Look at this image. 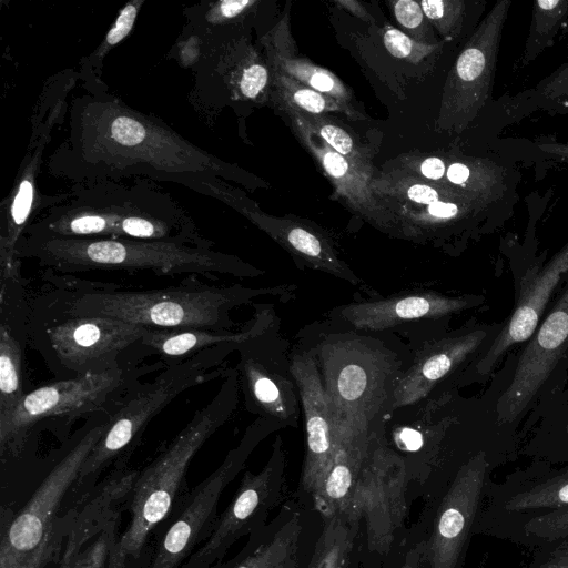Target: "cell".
Listing matches in <instances>:
<instances>
[{"mask_svg":"<svg viewBox=\"0 0 568 568\" xmlns=\"http://www.w3.org/2000/svg\"><path fill=\"white\" fill-rule=\"evenodd\" d=\"M70 106L65 138L49 156L52 175L77 183L133 176L199 193L232 166L195 146L160 119L130 108L101 85Z\"/></svg>","mask_w":568,"mask_h":568,"instance_id":"1","label":"cell"},{"mask_svg":"<svg viewBox=\"0 0 568 568\" xmlns=\"http://www.w3.org/2000/svg\"><path fill=\"white\" fill-rule=\"evenodd\" d=\"M109 237L210 246L184 207L153 181L77 183L22 236Z\"/></svg>","mask_w":568,"mask_h":568,"instance_id":"2","label":"cell"},{"mask_svg":"<svg viewBox=\"0 0 568 568\" xmlns=\"http://www.w3.org/2000/svg\"><path fill=\"white\" fill-rule=\"evenodd\" d=\"M18 258H32L60 273L150 271L156 275L254 277L261 271L213 247L109 237L21 236Z\"/></svg>","mask_w":568,"mask_h":568,"instance_id":"3","label":"cell"},{"mask_svg":"<svg viewBox=\"0 0 568 568\" xmlns=\"http://www.w3.org/2000/svg\"><path fill=\"white\" fill-rule=\"evenodd\" d=\"M57 297L60 316L110 317L155 329L202 328L231 331V312L250 300L275 288H252L239 284L210 285L196 281L148 291H118L75 286Z\"/></svg>","mask_w":568,"mask_h":568,"instance_id":"4","label":"cell"},{"mask_svg":"<svg viewBox=\"0 0 568 568\" xmlns=\"http://www.w3.org/2000/svg\"><path fill=\"white\" fill-rule=\"evenodd\" d=\"M215 396L196 410L169 446L139 473L131 491L130 520L106 568H134L154 528L170 514L191 460L231 417L239 398V375L229 368Z\"/></svg>","mask_w":568,"mask_h":568,"instance_id":"5","label":"cell"},{"mask_svg":"<svg viewBox=\"0 0 568 568\" xmlns=\"http://www.w3.org/2000/svg\"><path fill=\"white\" fill-rule=\"evenodd\" d=\"M165 367L161 361L131 362L104 373L59 379L26 393L11 410L0 415L1 460L18 457L36 427L45 420L72 424L112 415L143 376Z\"/></svg>","mask_w":568,"mask_h":568,"instance_id":"6","label":"cell"},{"mask_svg":"<svg viewBox=\"0 0 568 568\" xmlns=\"http://www.w3.org/2000/svg\"><path fill=\"white\" fill-rule=\"evenodd\" d=\"M111 415L87 420L83 432L40 484L27 505L2 519L0 568H45L67 539L75 514L58 516L60 504L93 448ZM3 514V511H2Z\"/></svg>","mask_w":568,"mask_h":568,"instance_id":"7","label":"cell"},{"mask_svg":"<svg viewBox=\"0 0 568 568\" xmlns=\"http://www.w3.org/2000/svg\"><path fill=\"white\" fill-rule=\"evenodd\" d=\"M404 457L375 434L348 509L359 525L361 568H395L408 541L406 518L413 498Z\"/></svg>","mask_w":568,"mask_h":568,"instance_id":"8","label":"cell"},{"mask_svg":"<svg viewBox=\"0 0 568 568\" xmlns=\"http://www.w3.org/2000/svg\"><path fill=\"white\" fill-rule=\"evenodd\" d=\"M316 355L335 428L372 432L398 382L395 354L368 338L349 336L324 341Z\"/></svg>","mask_w":568,"mask_h":568,"instance_id":"9","label":"cell"},{"mask_svg":"<svg viewBox=\"0 0 568 568\" xmlns=\"http://www.w3.org/2000/svg\"><path fill=\"white\" fill-rule=\"evenodd\" d=\"M240 344L201 351L166 366L153 379L135 386L109 417L105 432L85 459L75 484L85 483L123 456L139 440L146 425L183 392L221 375L225 357Z\"/></svg>","mask_w":568,"mask_h":568,"instance_id":"10","label":"cell"},{"mask_svg":"<svg viewBox=\"0 0 568 568\" xmlns=\"http://www.w3.org/2000/svg\"><path fill=\"white\" fill-rule=\"evenodd\" d=\"M517 355L496 402L498 426H534L568 383V280Z\"/></svg>","mask_w":568,"mask_h":568,"instance_id":"11","label":"cell"},{"mask_svg":"<svg viewBox=\"0 0 568 568\" xmlns=\"http://www.w3.org/2000/svg\"><path fill=\"white\" fill-rule=\"evenodd\" d=\"M371 187L399 219L406 240L468 231L490 204L448 183L430 182L396 168L374 173Z\"/></svg>","mask_w":568,"mask_h":568,"instance_id":"12","label":"cell"},{"mask_svg":"<svg viewBox=\"0 0 568 568\" xmlns=\"http://www.w3.org/2000/svg\"><path fill=\"white\" fill-rule=\"evenodd\" d=\"M149 327L100 316L54 317L42 335L44 356L62 379L99 374L139 362Z\"/></svg>","mask_w":568,"mask_h":568,"instance_id":"13","label":"cell"},{"mask_svg":"<svg viewBox=\"0 0 568 568\" xmlns=\"http://www.w3.org/2000/svg\"><path fill=\"white\" fill-rule=\"evenodd\" d=\"M276 427L272 419H257L222 464L184 496L148 568H179L209 538L219 517L217 504L223 490L243 469L258 443Z\"/></svg>","mask_w":568,"mask_h":568,"instance_id":"14","label":"cell"},{"mask_svg":"<svg viewBox=\"0 0 568 568\" xmlns=\"http://www.w3.org/2000/svg\"><path fill=\"white\" fill-rule=\"evenodd\" d=\"M510 4L509 0L495 3L460 51L444 85L436 130L462 133L486 106Z\"/></svg>","mask_w":568,"mask_h":568,"instance_id":"15","label":"cell"},{"mask_svg":"<svg viewBox=\"0 0 568 568\" xmlns=\"http://www.w3.org/2000/svg\"><path fill=\"white\" fill-rule=\"evenodd\" d=\"M285 457L280 443L258 473L246 471L209 538L179 568H214L243 537L264 528L285 493Z\"/></svg>","mask_w":568,"mask_h":568,"instance_id":"16","label":"cell"},{"mask_svg":"<svg viewBox=\"0 0 568 568\" xmlns=\"http://www.w3.org/2000/svg\"><path fill=\"white\" fill-rule=\"evenodd\" d=\"M537 260L514 275L516 301L510 314L480 354L477 377L489 376L511 347L524 344L534 334L555 296L568 280V242L548 261Z\"/></svg>","mask_w":568,"mask_h":568,"instance_id":"17","label":"cell"},{"mask_svg":"<svg viewBox=\"0 0 568 568\" xmlns=\"http://www.w3.org/2000/svg\"><path fill=\"white\" fill-rule=\"evenodd\" d=\"M487 471L484 452L459 467L437 505L429 536L425 537L423 568H460Z\"/></svg>","mask_w":568,"mask_h":568,"instance_id":"18","label":"cell"},{"mask_svg":"<svg viewBox=\"0 0 568 568\" xmlns=\"http://www.w3.org/2000/svg\"><path fill=\"white\" fill-rule=\"evenodd\" d=\"M280 111L287 116L295 136L332 182L335 189L333 197L342 200L351 211L379 231L394 237L405 239L399 219L372 191L371 180L375 173L374 168L358 165L342 156L307 130L293 112Z\"/></svg>","mask_w":568,"mask_h":568,"instance_id":"19","label":"cell"},{"mask_svg":"<svg viewBox=\"0 0 568 568\" xmlns=\"http://www.w3.org/2000/svg\"><path fill=\"white\" fill-rule=\"evenodd\" d=\"M290 372L296 383L305 416V456L298 496L311 503L328 471L336 449V433L322 376L314 356L296 354Z\"/></svg>","mask_w":568,"mask_h":568,"instance_id":"20","label":"cell"},{"mask_svg":"<svg viewBox=\"0 0 568 568\" xmlns=\"http://www.w3.org/2000/svg\"><path fill=\"white\" fill-rule=\"evenodd\" d=\"M500 324H477L458 335L429 344L398 379L390 409L408 406L425 397L442 379L471 357L481 354L496 337Z\"/></svg>","mask_w":568,"mask_h":568,"instance_id":"21","label":"cell"},{"mask_svg":"<svg viewBox=\"0 0 568 568\" xmlns=\"http://www.w3.org/2000/svg\"><path fill=\"white\" fill-rule=\"evenodd\" d=\"M209 195L240 211L306 266L354 285L361 284V280L338 257L329 240L314 227L288 216L275 217L257 209H250L237 193L222 181L211 187Z\"/></svg>","mask_w":568,"mask_h":568,"instance_id":"22","label":"cell"},{"mask_svg":"<svg viewBox=\"0 0 568 568\" xmlns=\"http://www.w3.org/2000/svg\"><path fill=\"white\" fill-rule=\"evenodd\" d=\"M483 295H445L420 291L383 300L352 303L341 307L339 317L357 329L382 331L395 325L422 320L438 318L478 307Z\"/></svg>","mask_w":568,"mask_h":568,"instance_id":"23","label":"cell"},{"mask_svg":"<svg viewBox=\"0 0 568 568\" xmlns=\"http://www.w3.org/2000/svg\"><path fill=\"white\" fill-rule=\"evenodd\" d=\"M61 106L58 105L42 126L41 135L33 144L34 151L28 154L20 168L16 185L8 197L7 212L2 213L0 232V274L1 282L20 283V260L17 255L18 243L36 214L37 172L41 163L42 152L50 138L53 121Z\"/></svg>","mask_w":568,"mask_h":568,"instance_id":"24","label":"cell"},{"mask_svg":"<svg viewBox=\"0 0 568 568\" xmlns=\"http://www.w3.org/2000/svg\"><path fill=\"white\" fill-rule=\"evenodd\" d=\"M335 433L333 463L310 503L323 521L348 509L376 434L347 426L336 427Z\"/></svg>","mask_w":568,"mask_h":568,"instance_id":"25","label":"cell"},{"mask_svg":"<svg viewBox=\"0 0 568 568\" xmlns=\"http://www.w3.org/2000/svg\"><path fill=\"white\" fill-rule=\"evenodd\" d=\"M301 535L298 505L286 500L273 520L248 536L240 552L222 568H291L298 561Z\"/></svg>","mask_w":568,"mask_h":568,"instance_id":"26","label":"cell"},{"mask_svg":"<svg viewBox=\"0 0 568 568\" xmlns=\"http://www.w3.org/2000/svg\"><path fill=\"white\" fill-rule=\"evenodd\" d=\"M265 313L262 311L240 332L202 328L155 329L149 328L141 341L145 355H158L166 366L179 364L194 354L224 344H243L258 337L265 331Z\"/></svg>","mask_w":568,"mask_h":568,"instance_id":"27","label":"cell"},{"mask_svg":"<svg viewBox=\"0 0 568 568\" xmlns=\"http://www.w3.org/2000/svg\"><path fill=\"white\" fill-rule=\"evenodd\" d=\"M248 342V341H247ZM243 390L247 404L253 405L272 420L290 424L296 419L297 399L293 385L283 376L268 368L247 346L237 345Z\"/></svg>","mask_w":568,"mask_h":568,"instance_id":"28","label":"cell"},{"mask_svg":"<svg viewBox=\"0 0 568 568\" xmlns=\"http://www.w3.org/2000/svg\"><path fill=\"white\" fill-rule=\"evenodd\" d=\"M267 63L302 84L353 106L351 90L333 72L296 55V45L290 32L287 17L263 38Z\"/></svg>","mask_w":568,"mask_h":568,"instance_id":"29","label":"cell"},{"mask_svg":"<svg viewBox=\"0 0 568 568\" xmlns=\"http://www.w3.org/2000/svg\"><path fill=\"white\" fill-rule=\"evenodd\" d=\"M307 568H361L358 523L344 516L324 520Z\"/></svg>","mask_w":568,"mask_h":568,"instance_id":"30","label":"cell"},{"mask_svg":"<svg viewBox=\"0 0 568 568\" xmlns=\"http://www.w3.org/2000/svg\"><path fill=\"white\" fill-rule=\"evenodd\" d=\"M271 98L278 109L292 108L315 115L343 113L351 120L366 119L354 106L315 91L278 70H271Z\"/></svg>","mask_w":568,"mask_h":568,"instance_id":"31","label":"cell"},{"mask_svg":"<svg viewBox=\"0 0 568 568\" xmlns=\"http://www.w3.org/2000/svg\"><path fill=\"white\" fill-rule=\"evenodd\" d=\"M445 180L448 184L474 194L488 203L503 190V174L491 162L481 159L447 158Z\"/></svg>","mask_w":568,"mask_h":568,"instance_id":"32","label":"cell"},{"mask_svg":"<svg viewBox=\"0 0 568 568\" xmlns=\"http://www.w3.org/2000/svg\"><path fill=\"white\" fill-rule=\"evenodd\" d=\"M280 110L293 112L307 130L342 156L358 165L373 168L374 151L344 126L325 115L308 114L292 108H281Z\"/></svg>","mask_w":568,"mask_h":568,"instance_id":"33","label":"cell"},{"mask_svg":"<svg viewBox=\"0 0 568 568\" xmlns=\"http://www.w3.org/2000/svg\"><path fill=\"white\" fill-rule=\"evenodd\" d=\"M568 16V0H538L532 3L531 21L521 67L534 62L552 43Z\"/></svg>","mask_w":568,"mask_h":568,"instance_id":"34","label":"cell"},{"mask_svg":"<svg viewBox=\"0 0 568 568\" xmlns=\"http://www.w3.org/2000/svg\"><path fill=\"white\" fill-rule=\"evenodd\" d=\"M22 346L10 323L0 325V415L11 410L24 396Z\"/></svg>","mask_w":568,"mask_h":568,"instance_id":"35","label":"cell"},{"mask_svg":"<svg viewBox=\"0 0 568 568\" xmlns=\"http://www.w3.org/2000/svg\"><path fill=\"white\" fill-rule=\"evenodd\" d=\"M509 511L568 507V469L544 483L513 496L506 504Z\"/></svg>","mask_w":568,"mask_h":568,"instance_id":"36","label":"cell"},{"mask_svg":"<svg viewBox=\"0 0 568 568\" xmlns=\"http://www.w3.org/2000/svg\"><path fill=\"white\" fill-rule=\"evenodd\" d=\"M144 0H133L128 2L120 11L113 26L106 32L105 38L92 52L82 61L81 77L89 82L90 87L100 85L98 73L100 72L104 57L119 44L133 29L138 12Z\"/></svg>","mask_w":568,"mask_h":568,"instance_id":"37","label":"cell"},{"mask_svg":"<svg viewBox=\"0 0 568 568\" xmlns=\"http://www.w3.org/2000/svg\"><path fill=\"white\" fill-rule=\"evenodd\" d=\"M118 516L91 538L80 550L64 547L62 560L68 568H106L110 554L118 540Z\"/></svg>","mask_w":568,"mask_h":568,"instance_id":"38","label":"cell"},{"mask_svg":"<svg viewBox=\"0 0 568 568\" xmlns=\"http://www.w3.org/2000/svg\"><path fill=\"white\" fill-rule=\"evenodd\" d=\"M419 3L427 20L444 39L452 40L459 37L466 14V1L423 0Z\"/></svg>","mask_w":568,"mask_h":568,"instance_id":"39","label":"cell"},{"mask_svg":"<svg viewBox=\"0 0 568 568\" xmlns=\"http://www.w3.org/2000/svg\"><path fill=\"white\" fill-rule=\"evenodd\" d=\"M389 6L397 22L409 33L412 39L424 44H439L419 1H389Z\"/></svg>","mask_w":568,"mask_h":568,"instance_id":"40","label":"cell"},{"mask_svg":"<svg viewBox=\"0 0 568 568\" xmlns=\"http://www.w3.org/2000/svg\"><path fill=\"white\" fill-rule=\"evenodd\" d=\"M386 50L395 58L418 63L435 52L439 44H424L415 41L405 32L387 24L383 30Z\"/></svg>","mask_w":568,"mask_h":568,"instance_id":"41","label":"cell"},{"mask_svg":"<svg viewBox=\"0 0 568 568\" xmlns=\"http://www.w3.org/2000/svg\"><path fill=\"white\" fill-rule=\"evenodd\" d=\"M537 106L548 103H568V61L540 80L526 99Z\"/></svg>","mask_w":568,"mask_h":568,"instance_id":"42","label":"cell"},{"mask_svg":"<svg viewBox=\"0 0 568 568\" xmlns=\"http://www.w3.org/2000/svg\"><path fill=\"white\" fill-rule=\"evenodd\" d=\"M237 93L248 100H257L271 88L270 70L258 60L244 62L235 75Z\"/></svg>","mask_w":568,"mask_h":568,"instance_id":"43","label":"cell"},{"mask_svg":"<svg viewBox=\"0 0 568 568\" xmlns=\"http://www.w3.org/2000/svg\"><path fill=\"white\" fill-rule=\"evenodd\" d=\"M397 163L396 169L404 172L430 182L447 183L445 180L447 158L445 156L406 153L397 159Z\"/></svg>","mask_w":568,"mask_h":568,"instance_id":"44","label":"cell"},{"mask_svg":"<svg viewBox=\"0 0 568 568\" xmlns=\"http://www.w3.org/2000/svg\"><path fill=\"white\" fill-rule=\"evenodd\" d=\"M527 534L547 541L568 537V507L550 510L529 519L525 526Z\"/></svg>","mask_w":568,"mask_h":568,"instance_id":"45","label":"cell"},{"mask_svg":"<svg viewBox=\"0 0 568 568\" xmlns=\"http://www.w3.org/2000/svg\"><path fill=\"white\" fill-rule=\"evenodd\" d=\"M257 4L258 0H222L210 3L204 13V22L213 26L229 23L246 16Z\"/></svg>","mask_w":568,"mask_h":568,"instance_id":"46","label":"cell"},{"mask_svg":"<svg viewBox=\"0 0 568 568\" xmlns=\"http://www.w3.org/2000/svg\"><path fill=\"white\" fill-rule=\"evenodd\" d=\"M534 426L538 434L565 439L568 444V400L549 406Z\"/></svg>","mask_w":568,"mask_h":568,"instance_id":"47","label":"cell"},{"mask_svg":"<svg viewBox=\"0 0 568 568\" xmlns=\"http://www.w3.org/2000/svg\"><path fill=\"white\" fill-rule=\"evenodd\" d=\"M425 545V536L410 542L395 568H423Z\"/></svg>","mask_w":568,"mask_h":568,"instance_id":"48","label":"cell"},{"mask_svg":"<svg viewBox=\"0 0 568 568\" xmlns=\"http://www.w3.org/2000/svg\"><path fill=\"white\" fill-rule=\"evenodd\" d=\"M397 446L408 453L417 452L423 446V436L412 428H403L396 435Z\"/></svg>","mask_w":568,"mask_h":568,"instance_id":"49","label":"cell"},{"mask_svg":"<svg viewBox=\"0 0 568 568\" xmlns=\"http://www.w3.org/2000/svg\"><path fill=\"white\" fill-rule=\"evenodd\" d=\"M335 3L341 7L342 9L346 10L354 17L368 22L373 23L375 22L374 17L366 10V8L363 6V3L355 1V0H336Z\"/></svg>","mask_w":568,"mask_h":568,"instance_id":"50","label":"cell"},{"mask_svg":"<svg viewBox=\"0 0 568 568\" xmlns=\"http://www.w3.org/2000/svg\"><path fill=\"white\" fill-rule=\"evenodd\" d=\"M544 564L558 566L568 565V540L562 541L556 547Z\"/></svg>","mask_w":568,"mask_h":568,"instance_id":"51","label":"cell"},{"mask_svg":"<svg viewBox=\"0 0 568 568\" xmlns=\"http://www.w3.org/2000/svg\"><path fill=\"white\" fill-rule=\"evenodd\" d=\"M540 148L545 152L568 162V141L565 143H541Z\"/></svg>","mask_w":568,"mask_h":568,"instance_id":"52","label":"cell"},{"mask_svg":"<svg viewBox=\"0 0 568 568\" xmlns=\"http://www.w3.org/2000/svg\"><path fill=\"white\" fill-rule=\"evenodd\" d=\"M558 402H565L568 400V386L562 390V393L556 398Z\"/></svg>","mask_w":568,"mask_h":568,"instance_id":"53","label":"cell"},{"mask_svg":"<svg viewBox=\"0 0 568 568\" xmlns=\"http://www.w3.org/2000/svg\"><path fill=\"white\" fill-rule=\"evenodd\" d=\"M540 568H568V565L558 566V565H547V564H542Z\"/></svg>","mask_w":568,"mask_h":568,"instance_id":"54","label":"cell"},{"mask_svg":"<svg viewBox=\"0 0 568 568\" xmlns=\"http://www.w3.org/2000/svg\"><path fill=\"white\" fill-rule=\"evenodd\" d=\"M59 568H68V565L65 561L61 560V564H60V567Z\"/></svg>","mask_w":568,"mask_h":568,"instance_id":"55","label":"cell"},{"mask_svg":"<svg viewBox=\"0 0 568 568\" xmlns=\"http://www.w3.org/2000/svg\"><path fill=\"white\" fill-rule=\"evenodd\" d=\"M291 568H298V564H294Z\"/></svg>","mask_w":568,"mask_h":568,"instance_id":"56","label":"cell"},{"mask_svg":"<svg viewBox=\"0 0 568 568\" xmlns=\"http://www.w3.org/2000/svg\"><path fill=\"white\" fill-rule=\"evenodd\" d=\"M564 106L568 108V104H564Z\"/></svg>","mask_w":568,"mask_h":568,"instance_id":"57","label":"cell"}]
</instances>
